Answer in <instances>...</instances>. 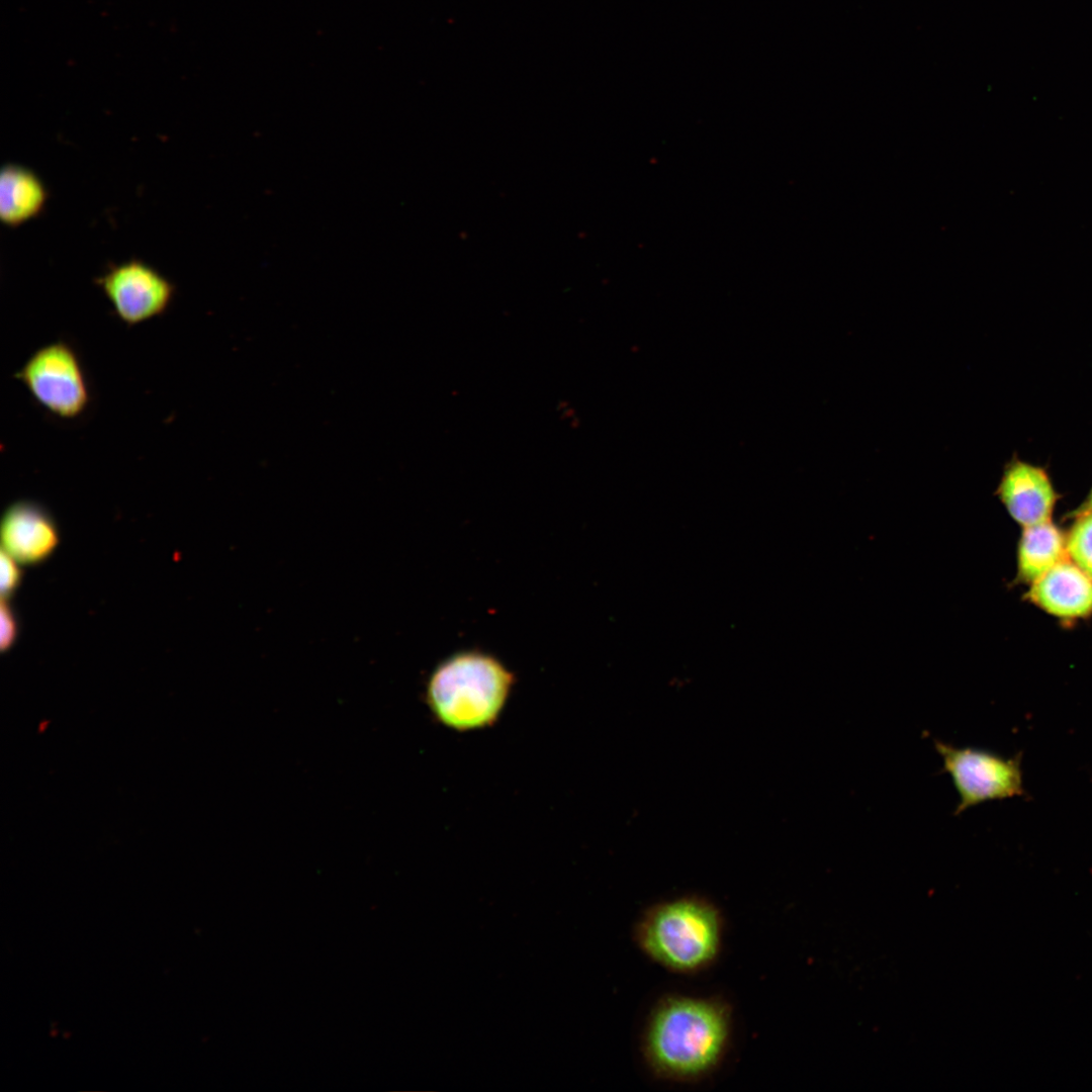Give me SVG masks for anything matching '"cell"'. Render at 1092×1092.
Returning a JSON list of instances; mask_svg holds the SVG:
<instances>
[{
	"mask_svg": "<svg viewBox=\"0 0 1092 1092\" xmlns=\"http://www.w3.org/2000/svg\"><path fill=\"white\" fill-rule=\"evenodd\" d=\"M21 564L1 550V599L10 600L19 587L23 573Z\"/></svg>",
	"mask_w": 1092,
	"mask_h": 1092,
	"instance_id": "14",
	"label": "cell"
},
{
	"mask_svg": "<svg viewBox=\"0 0 1092 1092\" xmlns=\"http://www.w3.org/2000/svg\"><path fill=\"white\" fill-rule=\"evenodd\" d=\"M995 494L1023 528L1051 520L1060 497L1048 469L1016 453L1005 463Z\"/></svg>",
	"mask_w": 1092,
	"mask_h": 1092,
	"instance_id": "7",
	"label": "cell"
},
{
	"mask_svg": "<svg viewBox=\"0 0 1092 1092\" xmlns=\"http://www.w3.org/2000/svg\"><path fill=\"white\" fill-rule=\"evenodd\" d=\"M0 614V647L1 650L4 652L10 650L16 643L20 627L18 617L14 609L10 605L9 600L1 599Z\"/></svg>",
	"mask_w": 1092,
	"mask_h": 1092,
	"instance_id": "13",
	"label": "cell"
},
{
	"mask_svg": "<svg viewBox=\"0 0 1092 1092\" xmlns=\"http://www.w3.org/2000/svg\"><path fill=\"white\" fill-rule=\"evenodd\" d=\"M1027 599L1066 620L1092 614V578L1068 557L1030 584Z\"/></svg>",
	"mask_w": 1092,
	"mask_h": 1092,
	"instance_id": "9",
	"label": "cell"
},
{
	"mask_svg": "<svg viewBox=\"0 0 1092 1092\" xmlns=\"http://www.w3.org/2000/svg\"><path fill=\"white\" fill-rule=\"evenodd\" d=\"M1066 537L1068 558L1092 578V512L1075 514Z\"/></svg>",
	"mask_w": 1092,
	"mask_h": 1092,
	"instance_id": "12",
	"label": "cell"
},
{
	"mask_svg": "<svg viewBox=\"0 0 1092 1092\" xmlns=\"http://www.w3.org/2000/svg\"><path fill=\"white\" fill-rule=\"evenodd\" d=\"M934 746L960 797L956 815L984 802L1025 794L1019 755L1004 757L988 750L959 748L937 740Z\"/></svg>",
	"mask_w": 1092,
	"mask_h": 1092,
	"instance_id": "5",
	"label": "cell"
},
{
	"mask_svg": "<svg viewBox=\"0 0 1092 1092\" xmlns=\"http://www.w3.org/2000/svg\"><path fill=\"white\" fill-rule=\"evenodd\" d=\"M730 1019L718 1001L670 997L652 1013L645 1034L647 1059L656 1072L692 1080L711 1072L728 1043Z\"/></svg>",
	"mask_w": 1092,
	"mask_h": 1092,
	"instance_id": "1",
	"label": "cell"
},
{
	"mask_svg": "<svg viewBox=\"0 0 1092 1092\" xmlns=\"http://www.w3.org/2000/svg\"><path fill=\"white\" fill-rule=\"evenodd\" d=\"M96 284L127 326L165 313L175 296L174 284L153 266L139 259L111 264Z\"/></svg>",
	"mask_w": 1092,
	"mask_h": 1092,
	"instance_id": "6",
	"label": "cell"
},
{
	"mask_svg": "<svg viewBox=\"0 0 1092 1092\" xmlns=\"http://www.w3.org/2000/svg\"><path fill=\"white\" fill-rule=\"evenodd\" d=\"M15 376L39 405L60 419H77L89 406L91 393L84 367L67 342L55 341L38 348Z\"/></svg>",
	"mask_w": 1092,
	"mask_h": 1092,
	"instance_id": "4",
	"label": "cell"
},
{
	"mask_svg": "<svg viewBox=\"0 0 1092 1092\" xmlns=\"http://www.w3.org/2000/svg\"><path fill=\"white\" fill-rule=\"evenodd\" d=\"M1067 557L1066 537L1051 520L1024 527L1017 549V580L1031 584Z\"/></svg>",
	"mask_w": 1092,
	"mask_h": 1092,
	"instance_id": "11",
	"label": "cell"
},
{
	"mask_svg": "<svg viewBox=\"0 0 1092 1092\" xmlns=\"http://www.w3.org/2000/svg\"><path fill=\"white\" fill-rule=\"evenodd\" d=\"M48 190L30 169L7 163L0 174V218L9 228H17L37 217L48 201Z\"/></svg>",
	"mask_w": 1092,
	"mask_h": 1092,
	"instance_id": "10",
	"label": "cell"
},
{
	"mask_svg": "<svg viewBox=\"0 0 1092 1092\" xmlns=\"http://www.w3.org/2000/svg\"><path fill=\"white\" fill-rule=\"evenodd\" d=\"M514 682L513 672L497 657L477 649L460 650L431 672L427 704L448 728H484L498 718Z\"/></svg>",
	"mask_w": 1092,
	"mask_h": 1092,
	"instance_id": "2",
	"label": "cell"
},
{
	"mask_svg": "<svg viewBox=\"0 0 1092 1092\" xmlns=\"http://www.w3.org/2000/svg\"><path fill=\"white\" fill-rule=\"evenodd\" d=\"M1086 512H1092V487H1091L1090 491L1088 492V494H1087L1085 500L1083 502V504L1078 508L1077 511L1074 512V514H1080V513H1086Z\"/></svg>",
	"mask_w": 1092,
	"mask_h": 1092,
	"instance_id": "15",
	"label": "cell"
},
{
	"mask_svg": "<svg viewBox=\"0 0 1092 1092\" xmlns=\"http://www.w3.org/2000/svg\"><path fill=\"white\" fill-rule=\"evenodd\" d=\"M718 910L700 898H679L653 907L641 920L642 949L665 968L682 973L708 966L721 941Z\"/></svg>",
	"mask_w": 1092,
	"mask_h": 1092,
	"instance_id": "3",
	"label": "cell"
},
{
	"mask_svg": "<svg viewBox=\"0 0 1092 1092\" xmlns=\"http://www.w3.org/2000/svg\"><path fill=\"white\" fill-rule=\"evenodd\" d=\"M59 543L57 522L40 504L22 499L5 510L1 521L2 551L21 565L46 561Z\"/></svg>",
	"mask_w": 1092,
	"mask_h": 1092,
	"instance_id": "8",
	"label": "cell"
}]
</instances>
